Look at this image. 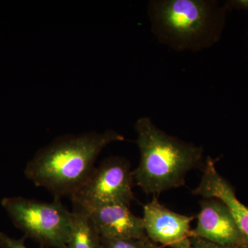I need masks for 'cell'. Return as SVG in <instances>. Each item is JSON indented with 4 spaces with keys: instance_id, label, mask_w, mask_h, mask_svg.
Instances as JSON below:
<instances>
[{
    "instance_id": "1",
    "label": "cell",
    "mask_w": 248,
    "mask_h": 248,
    "mask_svg": "<svg viewBox=\"0 0 248 248\" xmlns=\"http://www.w3.org/2000/svg\"><path fill=\"white\" fill-rule=\"evenodd\" d=\"M124 140L123 135L114 130L60 137L36 153L24 174L54 198H71L91 176L102 150L109 143Z\"/></svg>"
},
{
    "instance_id": "2",
    "label": "cell",
    "mask_w": 248,
    "mask_h": 248,
    "mask_svg": "<svg viewBox=\"0 0 248 248\" xmlns=\"http://www.w3.org/2000/svg\"><path fill=\"white\" fill-rule=\"evenodd\" d=\"M135 130L140 162L133 171L134 182L146 193L184 186L186 174L203 164V148L168 135L151 119H139Z\"/></svg>"
},
{
    "instance_id": "3",
    "label": "cell",
    "mask_w": 248,
    "mask_h": 248,
    "mask_svg": "<svg viewBox=\"0 0 248 248\" xmlns=\"http://www.w3.org/2000/svg\"><path fill=\"white\" fill-rule=\"evenodd\" d=\"M150 16L161 42L176 50H200L216 42L223 10L213 1L164 0L151 3Z\"/></svg>"
},
{
    "instance_id": "4",
    "label": "cell",
    "mask_w": 248,
    "mask_h": 248,
    "mask_svg": "<svg viewBox=\"0 0 248 248\" xmlns=\"http://www.w3.org/2000/svg\"><path fill=\"white\" fill-rule=\"evenodd\" d=\"M1 204L26 237L42 247L66 248L73 231V214L61 200L48 203L22 197H4Z\"/></svg>"
},
{
    "instance_id": "5",
    "label": "cell",
    "mask_w": 248,
    "mask_h": 248,
    "mask_svg": "<svg viewBox=\"0 0 248 248\" xmlns=\"http://www.w3.org/2000/svg\"><path fill=\"white\" fill-rule=\"evenodd\" d=\"M133 171L128 160L111 156L94 168L71 200L73 206L90 208L108 203L130 205L135 200Z\"/></svg>"
},
{
    "instance_id": "6",
    "label": "cell",
    "mask_w": 248,
    "mask_h": 248,
    "mask_svg": "<svg viewBox=\"0 0 248 248\" xmlns=\"http://www.w3.org/2000/svg\"><path fill=\"white\" fill-rule=\"evenodd\" d=\"M143 211L145 231L152 242L170 248H191L190 223L195 217L174 213L156 197L143 206Z\"/></svg>"
},
{
    "instance_id": "7",
    "label": "cell",
    "mask_w": 248,
    "mask_h": 248,
    "mask_svg": "<svg viewBox=\"0 0 248 248\" xmlns=\"http://www.w3.org/2000/svg\"><path fill=\"white\" fill-rule=\"evenodd\" d=\"M192 236L201 238L214 244L247 248L231 210L217 198H204Z\"/></svg>"
},
{
    "instance_id": "8",
    "label": "cell",
    "mask_w": 248,
    "mask_h": 248,
    "mask_svg": "<svg viewBox=\"0 0 248 248\" xmlns=\"http://www.w3.org/2000/svg\"><path fill=\"white\" fill-rule=\"evenodd\" d=\"M81 209L87 214L102 237L148 239L143 219L130 211V205L108 203Z\"/></svg>"
},
{
    "instance_id": "9",
    "label": "cell",
    "mask_w": 248,
    "mask_h": 248,
    "mask_svg": "<svg viewBox=\"0 0 248 248\" xmlns=\"http://www.w3.org/2000/svg\"><path fill=\"white\" fill-rule=\"evenodd\" d=\"M192 193L203 198L218 199L226 204L248 248V207L238 200L232 186L217 170L211 157L207 158L201 182Z\"/></svg>"
},
{
    "instance_id": "10",
    "label": "cell",
    "mask_w": 248,
    "mask_h": 248,
    "mask_svg": "<svg viewBox=\"0 0 248 248\" xmlns=\"http://www.w3.org/2000/svg\"><path fill=\"white\" fill-rule=\"evenodd\" d=\"M73 231L66 248H102L101 236L82 209L73 206Z\"/></svg>"
},
{
    "instance_id": "11",
    "label": "cell",
    "mask_w": 248,
    "mask_h": 248,
    "mask_svg": "<svg viewBox=\"0 0 248 248\" xmlns=\"http://www.w3.org/2000/svg\"><path fill=\"white\" fill-rule=\"evenodd\" d=\"M102 248H159L149 239H110L101 236Z\"/></svg>"
},
{
    "instance_id": "12",
    "label": "cell",
    "mask_w": 248,
    "mask_h": 248,
    "mask_svg": "<svg viewBox=\"0 0 248 248\" xmlns=\"http://www.w3.org/2000/svg\"><path fill=\"white\" fill-rule=\"evenodd\" d=\"M0 246L2 248H28L24 244V239H14L3 232H0Z\"/></svg>"
},
{
    "instance_id": "13",
    "label": "cell",
    "mask_w": 248,
    "mask_h": 248,
    "mask_svg": "<svg viewBox=\"0 0 248 248\" xmlns=\"http://www.w3.org/2000/svg\"><path fill=\"white\" fill-rule=\"evenodd\" d=\"M191 248H241L236 246H223L214 244L201 238L192 236L191 237Z\"/></svg>"
},
{
    "instance_id": "14",
    "label": "cell",
    "mask_w": 248,
    "mask_h": 248,
    "mask_svg": "<svg viewBox=\"0 0 248 248\" xmlns=\"http://www.w3.org/2000/svg\"><path fill=\"white\" fill-rule=\"evenodd\" d=\"M227 9L248 10V0H232L226 3Z\"/></svg>"
}]
</instances>
